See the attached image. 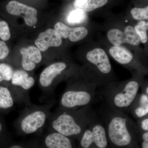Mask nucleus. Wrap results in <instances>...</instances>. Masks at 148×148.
Masks as SVG:
<instances>
[{"label": "nucleus", "mask_w": 148, "mask_h": 148, "mask_svg": "<svg viewBox=\"0 0 148 148\" xmlns=\"http://www.w3.org/2000/svg\"><path fill=\"white\" fill-rule=\"evenodd\" d=\"M18 103L12 91L7 86H0V109L11 110Z\"/></svg>", "instance_id": "a211bd4d"}, {"label": "nucleus", "mask_w": 148, "mask_h": 148, "mask_svg": "<svg viewBox=\"0 0 148 148\" xmlns=\"http://www.w3.org/2000/svg\"><path fill=\"white\" fill-rule=\"evenodd\" d=\"M148 23L145 21H140L134 27L135 32L140 38V41L143 43H146L148 41Z\"/></svg>", "instance_id": "4be33fe9"}, {"label": "nucleus", "mask_w": 148, "mask_h": 148, "mask_svg": "<svg viewBox=\"0 0 148 148\" xmlns=\"http://www.w3.org/2000/svg\"><path fill=\"white\" fill-rule=\"evenodd\" d=\"M68 71V65L65 62H58L51 64L44 69L39 79L40 87L42 91V96L51 98L53 96L54 89L58 81L65 77Z\"/></svg>", "instance_id": "0eeeda50"}, {"label": "nucleus", "mask_w": 148, "mask_h": 148, "mask_svg": "<svg viewBox=\"0 0 148 148\" xmlns=\"http://www.w3.org/2000/svg\"><path fill=\"white\" fill-rule=\"evenodd\" d=\"M62 43V38L54 29H49L40 33L35 44L41 52H44L49 47H59Z\"/></svg>", "instance_id": "f8f14e48"}, {"label": "nucleus", "mask_w": 148, "mask_h": 148, "mask_svg": "<svg viewBox=\"0 0 148 148\" xmlns=\"http://www.w3.org/2000/svg\"><path fill=\"white\" fill-rule=\"evenodd\" d=\"M80 148H108V141L103 121L94 113L78 139Z\"/></svg>", "instance_id": "423d86ee"}, {"label": "nucleus", "mask_w": 148, "mask_h": 148, "mask_svg": "<svg viewBox=\"0 0 148 148\" xmlns=\"http://www.w3.org/2000/svg\"><path fill=\"white\" fill-rule=\"evenodd\" d=\"M135 123L139 133L148 132V116L137 120Z\"/></svg>", "instance_id": "393cba45"}, {"label": "nucleus", "mask_w": 148, "mask_h": 148, "mask_svg": "<svg viewBox=\"0 0 148 148\" xmlns=\"http://www.w3.org/2000/svg\"><path fill=\"white\" fill-rule=\"evenodd\" d=\"M88 61L96 68V71L103 77L109 76L112 71V66L108 55L103 49L96 48L86 54Z\"/></svg>", "instance_id": "9b49d317"}, {"label": "nucleus", "mask_w": 148, "mask_h": 148, "mask_svg": "<svg viewBox=\"0 0 148 148\" xmlns=\"http://www.w3.org/2000/svg\"><path fill=\"white\" fill-rule=\"evenodd\" d=\"M107 37L111 43L115 46H119L124 43L137 46L141 42L134 27L131 26L125 27L124 32L119 29H111L108 32Z\"/></svg>", "instance_id": "1a4fd4ad"}, {"label": "nucleus", "mask_w": 148, "mask_h": 148, "mask_svg": "<svg viewBox=\"0 0 148 148\" xmlns=\"http://www.w3.org/2000/svg\"><path fill=\"white\" fill-rule=\"evenodd\" d=\"M22 55L21 66L22 69L27 72L34 71L38 64L41 62L42 56L39 49L34 46L23 47L20 49Z\"/></svg>", "instance_id": "ddd939ff"}, {"label": "nucleus", "mask_w": 148, "mask_h": 148, "mask_svg": "<svg viewBox=\"0 0 148 148\" xmlns=\"http://www.w3.org/2000/svg\"><path fill=\"white\" fill-rule=\"evenodd\" d=\"M129 113L136 120L148 116V95L142 92L138 93L130 108Z\"/></svg>", "instance_id": "2eb2a0df"}, {"label": "nucleus", "mask_w": 148, "mask_h": 148, "mask_svg": "<svg viewBox=\"0 0 148 148\" xmlns=\"http://www.w3.org/2000/svg\"><path fill=\"white\" fill-rule=\"evenodd\" d=\"M44 144L47 148H73L70 138L54 131L47 135Z\"/></svg>", "instance_id": "dca6fc26"}, {"label": "nucleus", "mask_w": 148, "mask_h": 148, "mask_svg": "<svg viewBox=\"0 0 148 148\" xmlns=\"http://www.w3.org/2000/svg\"><path fill=\"white\" fill-rule=\"evenodd\" d=\"M3 129V125L1 121H0V133L1 132L2 130Z\"/></svg>", "instance_id": "c85d7f7f"}, {"label": "nucleus", "mask_w": 148, "mask_h": 148, "mask_svg": "<svg viewBox=\"0 0 148 148\" xmlns=\"http://www.w3.org/2000/svg\"><path fill=\"white\" fill-rule=\"evenodd\" d=\"M86 18L85 12L79 9L72 11L67 17L68 23L71 24H78L82 23Z\"/></svg>", "instance_id": "aec40b11"}, {"label": "nucleus", "mask_w": 148, "mask_h": 148, "mask_svg": "<svg viewBox=\"0 0 148 148\" xmlns=\"http://www.w3.org/2000/svg\"><path fill=\"white\" fill-rule=\"evenodd\" d=\"M6 10L12 15L22 16L29 27H33L38 22V11L36 9L18 1H12L6 6Z\"/></svg>", "instance_id": "9d476101"}, {"label": "nucleus", "mask_w": 148, "mask_h": 148, "mask_svg": "<svg viewBox=\"0 0 148 148\" xmlns=\"http://www.w3.org/2000/svg\"><path fill=\"white\" fill-rule=\"evenodd\" d=\"M108 0H75L74 8L85 12H89L102 7L108 3Z\"/></svg>", "instance_id": "6ab92c4d"}, {"label": "nucleus", "mask_w": 148, "mask_h": 148, "mask_svg": "<svg viewBox=\"0 0 148 148\" xmlns=\"http://www.w3.org/2000/svg\"><path fill=\"white\" fill-rule=\"evenodd\" d=\"M142 84L139 81L134 79L119 84H110L98 93L110 108L125 113H129Z\"/></svg>", "instance_id": "7ed1b4c3"}, {"label": "nucleus", "mask_w": 148, "mask_h": 148, "mask_svg": "<svg viewBox=\"0 0 148 148\" xmlns=\"http://www.w3.org/2000/svg\"><path fill=\"white\" fill-rule=\"evenodd\" d=\"M35 83V79L28 72L22 69H17L14 70L9 88L15 96L17 103H24L27 106L32 103L29 90Z\"/></svg>", "instance_id": "6e6552de"}, {"label": "nucleus", "mask_w": 148, "mask_h": 148, "mask_svg": "<svg viewBox=\"0 0 148 148\" xmlns=\"http://www.w3.org/2000/svg\"><path fill=\"white\" fill-rule=\"evenodd\" d=\"M110 54L119 64L127 65L133 59V56L130 51L120 46L112 47L109 50Z\"/></svg>", "instance_id": "f3484780"}, {"label": "nucleus", "mask_w": 148, "mask_h": 148, "mask_svg": "<svg viewBox=\"0 0 148 148\" xmlns=\"http://www.w3.org/2000/svg\"><path fill=\"white\" fill-rule=\"evenodd\" d=\"M56 103L52 98L42 105L31 103L20 112L13 125L17 130L29 135L41 130L46 125L51 114L50 110Z\"/></svg>", "instance_id": "20e7f679"}, {"label": "nucleus", "mask_w": 148, "mask_h": 148, "mask_svg": "<svg viewBox=\"0 0 148 148\" xmlns=\"http://www.w3.org/2000/svg\"><path fill=\"white\" fill-rule=\"evenodd\" d=\"M9 50L6 44L0 40V60L4 59L8 56Z\"/></svg>", "instance_id": "a878e982"}, {"label": "nucleus", "mask_w": 148, "mask_h": 148, "mask_svg": "<svg viewBox=\"0 0 148 148\" xmlns=\"http://www.w3.org/2000/svg\"><path fill=\"white\" fill-rule=\"evenodd\" d=\"M112 148H140L139 132L134 122L125 113L104 104L98 110Z\"/></svg>", "instance_id": "f257e3e1"}, {"label": "nucleus", "mask_w": 148, "mask_h": 148, "mask_svg": "<svg viewBox=\"0 0 148 148\" xmlns=\"http://www.w3.org/2000/svg\"><path fill=\"white\" fill-rule=\"evenodd\" d=\"M131 14L133 18L137 20H143L148 19V7L145 8H134L131 10Z\"/></svg>", "instance_id": "5701e85b"}, {"label": "nucleus", "mask_w": 148, "mask_h": 148, "mask_svg": "<svg viewBox=\"0 0 148 148\" xmlns=\"http://www.w3.org/2000/svg\"><path fill=\"white\" fill-rule=\"evenodd\" d=\"M9 148H24L22 146L20 145H13L11 146Z\"/></svg>", "instance_id": "cd10ccee"}, {"label": "nucleus", "mask_w": 148, "mask_h": 148, "mask_svg": "<svg viewBox=\"0 0 148 148\" xmlns=\"http://www.w3.org/2000/svg\"><path fill=\"white\" fill-rule=\"evenodd\" d=\"M95 113L91 106L76 110L57 108L51 114L47 125L49 131L79 139Z\"/></svg>", "instance_id": "f03ea898"}, {"label": "nucleus", "mask_w": 148, "mask_h": 148, "mask_svg": "<svg viewBox=\"0 0 148 148\" xmlns=\"http://www.w3.org/2000/svg\"><path fill=\"white\" fill-rule=\"evenodd\" d=\"M96 86L86 80L71 82L61 95L58 108L76 110L91 106L96 99Z\"/></svg>", "instance_id": "39448f33"}, {"label": "nucleus", "mask_w": 148, "mask_h": 148, "mask_svg": "<svg viewBox=\"0 0 148 148\" xmlns=\"http://www.w3.org/2000/svg\"><path fill=\"white\" fill-rule=\"evenodd\" d=\"M139 139L141 142V148H148V132L139 133Z\"/></svg>", "instance_id": "bb28decb"}, {"label": "nucleus", "mask_w": 148, "mask_h": 148, "mask_svg": "<svg viewBox=\"0 0 148 148\" xmlns=\"http://www.w3.org/2000/svg\"><path fill=\"white\" fill-rule=\"evenodd\" d=\"M14 70L10 65L5 63L0 64V82H10Z\"/></svg>", "instance_id": "412c9836"}, {"label": "nucleus", "mask_w": 148, "mask_h": 148, "mask_svg": "<svg viewBox=\"0 0 148 148\" xmlns=\"http://www.w3.org/2000/svg\"><path fill=\"white\" fill-rule=\"evenodd\" d=\"M10 31L8 24L4 21H0V38L3 41H7L10 38Z\"/></svg>", "instance_id": "b1692460"}, {"label": "nucleus", "mask_w": 148, "mask_h": 148, "mask_svg": "<svg viewBox=\"0 0 148 148\" xmlns=\"http://www.w3.org/2000/svg\"><path fill=\"white\" fill-rule=\"evenodd\" d=\"M62 38H69L73 42H76L84 39L88 34V31L84 27L71 28L61 22L56 23L54 26Z\"/></svg>", "instance_id": "4468645a"}]
</instances>
